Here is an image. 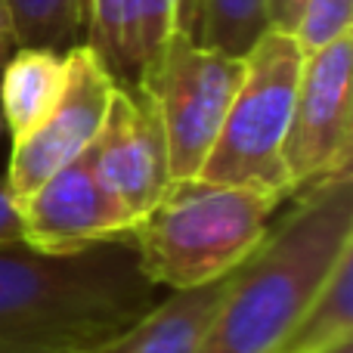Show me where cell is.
I'll list each match as a JSON object with an SVG mask.
<instances>
[{
    "instance_id": "obj_1",
    "label": "cell",
    "mask_w": 353,
    "mask_h": 353,
    "mask_svg": "<svg viewBox=\"0 0 353 353\" xmlns=\"http://www.w3.org/2000/svg\"><path fill=\"white\" fill-rule=\"evenodd\" d=\"M130 236L74 251L0 245V353H93L161 301Z\"/></svg>"
},
{
    "instance_id": "obj_2",
    "label": "cell",
    "mask_w": 353,
    "mask_h": 353,
    "mask_svg": "<svg viewBox=\"0 0 353 353\" xmlns=\"http://www.w3.org/2000/svg\"><path fill=\"white\" fill-rule=\"evenodd\" d=\"M353 248L350 174L298 192L261 248L232 273L199 353H282L298 319Z\"/></svg>"
},
{
    "instance_id": "obj_3",
    "label": "cell",
    "mask_w": 353,
    "mask_h": 353,
    "mask_svg": "<svg viewBox=\"0 0 353 353\" xmlns=\"http://www.w3.org/2000/svg\"><path fill=\"white\" fill-rule=\"evenodd\" d=\"M285 199L245 186L174 180L137 220L130 242L146 279L159 288H195L236 273L267 239Z\"/></svg>"
},
{
    "instance_id": "obj_4",
    "label": "cell",
    "mask_w": 353,
    "mask_h": 353,
    "mask_svg": "<svg viewBox=\"0 0 353 353\" xmlns=\"http://www.w3.org/2000/svg\"><path fill=\"white\" fill-rule=\"evenodd\" d=\"M304 50L288 28L270 25L245 53V74L217 140L199 176L223 186H245L292 199L285 171V137L292 128Z\"/></svg>"
},
{
    "instance_id": "obj_5",
    "label": "cell",
    "mask_w": 353,
    "mask_h": 353,
    "mask_svg": "<svg viewBox=\"0 0 353 353\" xmlns=\"http://www.w3.org/2000/svg\"><path fill=\"white\" fill-rule=\"evenodd\" d=\"M245 74V56L220 53L180 25L140 84L161 118L171 183L199 176Z\"/></svg>"
},
{
    "instance_id": "obj_6",
    "label": "cell",
    "mask_w": 353,
    "mask_h": 353,
    "mask_svg": "<svg viewBox=\"0 0 353 353\" xmlns=\"http://www.w3.org/2000/svg\"><path fill=\"white\" fill-rule=\"evenodd\" d=\"M353 34L304 59L292 128L285 137V171L294 195L323 180L350 174L353 149Z\"/></svg>"
},
{
    "instance_id": "obj_7",
    "label": "cell",
    "mask_w": 353,
    "mask_h": 353,
    "mask_svg": "<svg viewBox=\"0 0 353 353\" xmlns=\"http://www.w3.org/2000/svg\"><path fill=\"white\" fill-rule=\"evenodd\" d=\"M65 65L68 78L56 109L31 134L12 140L10 168L3 176L19 201L93 146L115 97V78L105 72L90 47H72L65 53Z\"/></svg>"
},
{
    "instance_id": "obj_8",
    "label": "cell",
    "mask_w": 353,
    "mask_h": 353,
    "mask_svg": "<svg viewBox=\"0 0 353 353\" xmlns=\"http://www.w3.org/2000/svg\"><path fill=\"white\" fill-rule=\"evenodd\" d=\"M87 155L99 186L124 208L137 226V220L152 211L155 201L171 186L165 128L146 87H115L105 121Z\"/></svg>"
},
{
    "instance_id": "obj_9",
    "label": "cell",
    "mask_w": 353,
    "mask_h": 353,
    "mask_svg": "<svg viewBox=\"0 0 353 353\" xmlns=\"http://www.w3.org/2000/svg\"><path fill=\"white\" fill-rule=\"evenodd\" d=\"M22 242L41 251H74L130 236L134 220L99 186L90 155H78L22 201Z\"/></svg>"
},
{
    "instance_id": "obj_10",
    "label": "cell",
    "mask_w": 353,
    "mask_h": 353,
    "mask_svg": "<svg viewBox=\"0 0 353 353\" xmlns=\"http://www.w3.org/2000/svg\"><path fill=\"white\" fill-rule=\"evenodd\" d=\"M230 282L232 273L208 285L171 292L146 316L93 353H199L230 292Z\"/></svg>"
},
{
    "instance_id": "obj_11",
    "label": "cell",
    "mask_w": 353,
    "mask_h": 353,
    "mask_svg": "<svg viewBox=\"0 0 353 353\" xmlns=\"http://www.w3.org/2000/svg\"><path fill=\"white\" fill-rule=\"evenodd\" d=\"M68 78L65 53L16 47L0 72V118L12 140L31 134L62 99Z\"/></svg>"
},
{
    "instance_id": "obj_12",
    "label": "cell",
    "mask_w": 353,
    "mask_h": 353,
    "mask_svg": "<svg viewBox=\"0 0 353 353\" xmlns=\"http://www.w3.org/2000/svg\"><path fill=\"white\" fill-rule=\"evenodd\" d=\"M353 341V248L338 257L335 270L304 316L288 335L282 353H332L341 344Z\"/></svg>"
},
{
    "instance_id": "obj_13",
    "label": "cell",
    "mask_w": 353,
    "mask_h": 353,
    "mask_svg": "<svg viewBox=\"0 0 353 353\" xmlns=\"http://www.w3.org/2000/svg\"><path fill=\"white\" fill-rule=\"evenodd\" d=\"M183 25L205 47L245 56L273 19L270 0H183Z\"/></svg>"
},
{
    "instance_id": "obj_14",
    "label": "cell",
    "mask_w": 353,
    "mask_h": 353,
    "mask_svg": "<svg viewBox=\"0 0 353 353\" xmlns=\"http://www.w3.org/2000/svg\"><path fill=\"white\" fill-rule=\"evenodd\" d=\"M84 47L93 50L118 87L140 81V56L130 0H87L84 3Z\"/></svg>"
},
{
    "instance_id": "obj_15",
    "label": "cell",
    "mask_w": 353,
    "mask_h": 353,
    "mask_svg": "<svg viewBox=\"0 0 353 353\" xmlns=\"http://www.w3.org/2000/svg\"><path fill=\"white\" fill-rule=\"evenodd\" d=\"M10 10L16 47H41L68 53L84 43L87 0H3Z\"/></svg>"
},
{
    "instance_id": "obj_16",
    "label": "cell",
    "mask_w": 353,
    "mask_h": 353,
    "mask_svg": "<svg viewBox=\"0 0 353 353\" xmlns=\"http://www.w3.org/2000/svg\"><path fill=\"white\" fill-rule=\"evenodd\" d=\"M350 16H353V0H301L298 16H294L288 31L294 34L304 56H310L316 50L353 34Z\"/></svg>"
},
{
    "instance_id": "obj_17",
    "label": "cell",
    "mask_w": 353,
    "mask_h": 353,
    "mask_svg": "<svg viewBox=\"0 0 353 353\" xmlns=\"http://www.w3.org/2000/svg\"><path fill=\"white\" fill-rule=\"evenodd\" d=\"M137 34V56H140V78L161 56L174 31L183 25V0H130ZM140 84V81H137Z\"/></svg>"
},
{
    "instance_id": "obj_18",
    "label": "cell",
    "mask_w": 353,
    "mask_h": 353,
    "mask_svg": "<svg viewBox=\"0 0 353 353\" xmlns=\"http://www.w3.org/2000/svg\"><path fill=\"white\" fill-rule=\"evenodd\" d=\"M22 242V208L6 176H0V245Z\"/></svg>"
},
{
    "instance_id": "obj_19",
    "label": "cell",
    "mask_w": 353,
    "mask_h": 353,
    "mask_svg": "<svg viewBox=\"0 0 353 353\" xmlns=\"http://www.w3.org/2000/svg\"><path fill=\"white\" fill-rule=\"evenodd\" d=\"M12 50H16V34H12L10 10H6V3L0 0V72H3L6 59L12 56Z\"/></svg>"
},
{
    "instance_id": "obj_20",
    "label": "cell",
    "mask_w": 353,
    "mask_h": 353,
    "mask_svg": "<svg viewBox=\"0 0 353 353\" xmlns=\"http://www.w3.org/2000/svg\"><path fill=\"white\" fill-rule=\"evenodd\" d=\"M298 6H301V0H282V10H279L276 25H279V28H292L294 16H298Z\"/></svg>"
},
{
    "instance_id": "obj_21",
    "label": "cell",
    "mask_w": 353,
    "mask_h": 353,
    "mask_svg": "<svg viewBox=\"0 0 353 353\" xmlns=\"http://www.w3.org/2000/svg\"><path fill=\"white\" fill-rule=\"evenodd\" d=\"M279 10H282V0H270V19H273V25L279 19Z\"/></svg>"
},
{
    "instance_id": "obj_22",
    "label": "cell",
    "mask_w": 353,
    "mask_h": 353,
    "mask_svg": "<svg viewBox=\"0 0 353 353\" xmlns=\"http://www.w3.org/2000/svg\"><path fill=\"white\" fill-rule=\"evenodd\" d=\"M332 353H353V341L350 344H341V347H335Z\"/></svg>"
},
{
    "instance_id": "obj_23",
    "label": "cell",
    "mask_w": 353,
    "mask_h": 353,
    "mask_svg": "<svg viewBox=\"0 0 353 353\" xmlns=\"http://www.w3.org/2000/svg\"><path fill=\"white\" fill-rule=\"evenodd\" d=\"M0 128H3V118H0Z\"/></svg>"
}]
</instances>
